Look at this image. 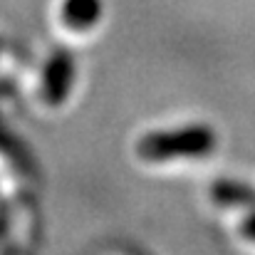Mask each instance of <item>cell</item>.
<instances>
[{"instance_id":"1","label":"cell","mask_w":255,"mask_h":255,"mask_svg":"<svg viewBox=\"0 0 255 255\" xmlns=\"http://www.w3.org/2000/svg\"><path fill=\"white\" fill-rule=\"evenodd\" d=\"M216 149V136L203 124L156 129L139 139L136 154L146 164L166 166L173 161H196Z\"/></svg>"},{"instance_id":"2","label":"cell","mask_w":255,"mask_h":255,"mask_svg":"<svg viewBox=\"0 0 255 255\" xmlns=\"http://www.w3.org/2000/svg\"><path fill=\"white\" fill-rule=\"evenodd\" d=\"M104 17V0H55L52 20L57 32L72 40L92 35Z\"/></svg>"}]
</instances>
